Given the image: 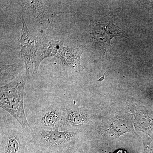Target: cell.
Masks as SVG:
<instances>
[{"mask_svg": "<svg viewBox=\"0 0 153 153\" xmlns=\"http://www.w3.org/2000/svg\"><path fill=\"white\" fill-rule=\"evenodd\" d=\"M92 31L91 35L94 40L102 44H109L111 38L120 35L118 27L110 23H102L95 21L91 24Z\"/></svg>", "mask_w": 153, "mask_h": 153, "instance_id": "ba28073f", "label": "cell"}, {"mask_svg": "<svg viewBox=\"0 0 153 153\" xmlns=\"http://www.w3.org/2000/svg\"><path fill=\"white\" fill-rule=\"evenodd\" d=\"M85 48L84 45H81L76 48H71L65 46L60 58L63 65L71 67L76 73L80 72L82 69H84L80 63V59Z\"/></svg>", "mask_w": 153, "mask_h": 153, "instance_id": "30bf717a", "label": "cell"}, {"mask_svg": "<svg viewBox=\"0 0 153 153\" xmlns=\"http://www.w3.org/2000/svg\"><path fill=\"white\" fill-rule=\"evenodd\" d=\"M64 107L52 104L42 109L38 114L36 127L46 130H55L61 128Z\"/></svg>", "mask_w": 153, "mask_h": 153, "instance_id": "8992f818", "label": "cell"}, {"mask_svg": "<svg viewBox=\"0 0 153 153\" xmlns=\"http://www.w3.org/2000/svg\"><path fill=\"white\" fill-rule=\"evenodd\" d=\"M134 125L137 130L142 131L153 139V105L140 108L134 111Z\"/></svg>", "mask_w": 153, "mask_h": 153, "instance_id": "9c48e42d", "label": "cell"}, {"mask_svg": "<svg viewBox=\"0 0 153 153\" xmlns=\"http://www.w3.org/2000/svg\"><path fill=\"white\" fill-rule=\"evenodd\" d=\"M93 113L79 108L65 107L63 109L60 131L80 132L90 126Z\"/></svg>", "mask_w": 153, "mask_h": 153, "instance_id": "5b68a950", "label": "cell"}, {"mask_svg": "<svg viewBox=\"0 0 153 153\" xmlns=\"http://www.w3.org/2000/svg\"><path fill=\"white\" fill-rule=\"evenodd\" d=\"M113 153H128L126 151L123 149H120L117 150L115 152H114Z\"/></svg>", "mask_w": 153, "mask_h": 153, "instance_id": "5bb4252c", "label": "cell"}, {"mask_svg": "<svg viewBox=\"0 0 153 153\" xmlns=\"http://www.w3.org/2000/svg\"><path fill=\"white\" fill-rule=\"evenodd\" d=\"M85 153L84 152H83V151H80V153Z\"/></svg>", "mask_w": 153, "mask_h": 153, "instance_id": "9a60e30c", "label": "cell"}, {"mask_svg": "<svg viewBox=\"0 0 153 153\" xmlns=\"http://www.w3.org/2000/svg\"><path fill=\"white\" fill-rule=\"evenodd\" d=\"M23 68V65L20 63L9 65L1 63V86L7 84L19 76V73L22 71Z\"/></svg>", "mask_w": 153, "mask_h": 153, "instance_id": "7c38bea8", "label": "cell"}, {"mask_svg": "<svg viewBox=\"0 0 153 153\" xmlns=\"http://www.w3.org/2000/svg\"><path fill=\"white\" fill-rule=\"evenodd\" d=\"M29 76L25 69L13 81L0 88V107L15 118L22 131L30 138L32 127L25 114L24 100L25 88Z\"/></svg>", "mask_w": 153, "mask_h": 153, "instance_id": "7a4b0ae2", "label": "cell"}, {"mask_svg": "<svg viewBox=\"0 0 153 153\" xmlns=\"http://www.w3.org/2000/svg\"><path fill=\"white\" fill-rule=\"evenodd\" d=\"M16 2L39 22L49 21L59 13L52 10L42 1H16Z\"/></svg>", "mask_w": 153, "mask_h": 153, "instance_id": "52a82bcc", "label": "cell"}, {"mask_svg": "<svg viewBox=\"0 0 153 153\" xmlns=\"http://www.w3.org/2000/svg\"><path fill=\"white\" fill-rule=\"evenodd\" d=\"M134 131L132 119L118 117L112 121L106 128L105 133L110 137H119L128 132Z\"/></svg>", "mask_w": 153, "mask_h": 153, "instance_id": "8fae6325", "label": "cell"}, {"mask_svg": "<svg viewBox=\"0 0 153 153\" xmlns=\"http://www.w3.org/2000/svg\"><path fill=\"white\" fill-rule=\"evenodd\" d=\"M143 153H153V139L144 135L143 139Z\"/></svg>", "mask_w": 153, "mask_h": 153, "instance_id": "4fadbf2b", "label": "cell"}, {"mask_svg": "<svg viewBox=\"0 0 153 153\" xmlns=\"http://www.w3.org/2000/svg\"><path fill=\"white\" fill-rule=\"evenodd\" d=\"M19 18L22 24L20 38L21 49L19 53V57L25 62V69L29 77L34 76L35 59L39 42L29 30L22 13L19 15Z\"/></svg>", "mask_w": 153, "mask_h": 153, "instance_id": "277c9868", "label": "cell"}, {"mask_svg": "<svg viewBox=\"0 0 153 153\" xmlns=\"http://www.w3.org/2000/svg\"><path fill=\"white\" fill-rule=\"evenodd\" d=\"M0 153H32L30 139L19 128L1 127Z\"/></svg>", "mask_w": 153, "mask_h": 153, "instance_id": "3957f363", "label": "cell"}, {"mask_svg": "<svg viewBox=\"0 0 153 153\" xmlns=\"http://www.w3.org/2000/svg\"><path fill=\"white\" fill-rule=\"evenodd\" d=\"M79 132L32 127V153H77Z\"/></svg>", "mask_w": 153, "mask_h": 153, "instance_id": "6da1fadb", "label": "cell"}]
</instances>
